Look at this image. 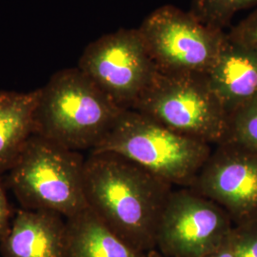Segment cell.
<instances>
[{
    "label": "cell",
    "mask_w": 257,
    "mask_h": 257,
    "mask_svg": "<svg viewBox=\"0 0 257 257\" xmlns=\"http://www.w3.org/2000/svg\"><path fill=\"white\" fill-rule=\"evenodd\" d=\"M227 34L230 39L257 51V9L231 28Z\"/></svg>",
    "instance_id": "obj_17"
},
{
    "label": "cell",
    "mask_w": 257,
    "mask_h": 257,
    "mask_svg": "<svg viewBox=\"0 0 257 257\" xmlns=\"http://www.w3.org/2000/svg\"><path fill=\"white\" fill-rule=\"evenodd\" d=\"M40 88L27 92L0 91V174L16 162L34 135Z\"/></svg>",
    "instance_id": "obj_12"
},
{
    "label": "cell",
    "mask_w": 257,
    "mask_h": 257,
    "mask_svg": "<svg viewBox=\"0 0 257 257\" xmlns=\"http://www.w3.org/2000/svg\"><path fill=\"white\" fill-rule=\"evenodd\" d=\"M77 67L122 110H132L157 69L138 29H120L86 47Z\"/></svg>",
    "instance_id": "obj_7"
},
{
    "label": "cell",
    "mask_w": 257,
    "mask_h": 257,
    "mask_svg": "<svg viewBox=\"0 0 257 257\" xmlns=\"http://www.w3.org/2000/svg\"><path fill=\"white\" fill-rule=\"evenodd\" d=\"M213 146L176 133L138 110H125L90 153H112L172 186L191 188Z\"/></svg>",
    "instance_id": "obj_3"
},
{
    "label": "cell",
    "mask_w": 257,
    "mask_h": 257,
    "mask_svg": "<svg viewBox=\"0 0 257 257\" xmlns=\"http://www.w3.org/2000/svg\"><path fill=\"white\" fill-rule=\"evenodd\" d=\"M232 239L236 257H257V216L235 224Z\"/></svg>",
    "instance_id": "obj_16"
},
{
    "label": "cell",
    "mask_w": 257,
    "mask_h": 257,
    "mask_svg": "<svg viewBox=\"0 0 257 257\" xmlns=\"http://www.w3.org/2000/svg\"><path fill=\"white\" fill-rule=\"evenodd\" d=\"M224 141L257 150V95L229 116L228 133Z\"/></svg>",
    "instance_id": "obj_15"
},
{
    "label": "cell",
    "mask_w": 257,
    "mask_h": 257,
    "mask_svg": "<svg viewBox=\"0 0 257 257\" xmlns=\"http://www.w3.org/2000/svg\"><path fill=\"white\" fill-rule=\"evenodd\" d=\"M229 213L192 188L174 189L159 221L156 250L165 257H205L230 235Z\"/></svg>",
    "instance_id": "obj_8"
},
{
    "label": "cell",
    "mask_w": 257,
    "mask_h": 257,
    "mask_svg": "<svg viewBox=\"0 0 257 257\" xmlns=\"http://www.w3.org/2000/svg\"><path fill=\"white\" fill-rule=\"evenodd\" d=\"M148 255H149V257H165L163 256L162 254H160L156 249H155V250H152L151 252H149V253H148Z\"/></svg>",
    "instance_id": "obj_20"
},
{
    "label": "cell",
    "mask_w": 257,
    "mask_h": 257,
    "mask_svg": "<svg viewBox=\"0 0 257 257\" xmlns=\"http://www.w3.org/2000/svg\"><path fill=\"white\" fill-rule=\"evenodd\" d=\"M12 212L10 209L8 198L6 196L3 184L0 179V242L9 230L11 226Z\"/></svg>",
    "instance_id": "obj_18"
},
{
    "label": "cell",
    "mask_w": 257,
    "mask_h": 257,
    "mask_svg": "<svg viewBox=\"0 0 257 257\" xmlns=\"http://www.w3.org/2000/svg\"><path fill=\"white\" fill-rule=\"evenodd\" d=\"M53 211L21 209L0 242L2 257H67L68 230Z\"/></svg>",
    "instance_id": "obj_11"
},
{
    "label": "cell",
    "mask_w": 257,
    "mask_h": 257,
    "mask_svg": "<svg viewBox=\"0 0 257 257\" xmlns=\"http://www.w3.org/2000/svg\"><path fill=\"white\" fill-rule=\"evenodd\" d=\"M138 30L157 71L174 74H205L227 37L173 5L152 12Z\"/></svg>",
    "instance_id": "obj_6"
},
{
    "label": "cell",
    "mask_w": 257,
    "mask_h": 257,
    "mask_svg": "<svg viewBox=\"0 0 257 257\" xmlns=\"http://www.w3.org/2000/svg\"><path fill=\"white\" fill-rule=\"evenodd\" d=\"M84 188L88 208L110 230L141 251L156 249L159 221L174 186L123 156L90 153Z\"/></svg>",
    "instance_id": "obj_1"
},
{
    "label": "cell",
    "mask_w": 257,
    "mask_h": 257,
    "mask_svg": "<svg viewBox=\"0 0 257 257\" xmlns=\"http://www.w3.org/2000/svg\"><path fill=\"white\" fill-rule=\"evenodd\" d=\"M230 116L257 95V51L227 37L214 61L204 74Z\"/></svg>",
    "instance_id": "obj_10"
},
{
    "label": "cell",
    "mask_w": 257,
    "mask_h": 257,
    "mask_svg": "<svg viewBox=\"0 0 257 257\" xmlns=\"http://www.w3.org/2000/svg\"><path fill=\"white\" fill-rule=\"evenodd\" d=\"M78 68L53 74L40 88L34 135L72 151H92L123 111Z\"/></svg>",
    "instance_id": "obj_2"
},
{
    "label": "cell",
    "mask_w": 257,
    "mask_h": 257,
    "mask_svg": "<svg viewBox=\"0 0 257 257\" xmlns=\"http://www.w3.org/2000/svg\"><path fill=\"white\" fill-rule=\"evenodd\" d=\"M205 257H236L232 239V230L230 235L225 239L217 248Z\"/></svg>",
    "instance_id": "obj_19"
},
{
    "label": "cell",
    "mask_w": 257,
    "mask_h": 257,
    "mask_svg": "<svg viewBox=\"0 0 257 257\" xmlns=\"http://www.w3.org/2000/svg\"><path fill=\"white\" fill-rule=\"evenodd\" d=\"M218 204L233 224L257 216V150L231 141L213 146L191 187Z\"/></svg>",
    "instance_id": "obj_9"
},
{
    "label": "cell",
    "mask_w": 257,
    "mask_h": 257,
    "mask_svg": "<svg viewBox=\"0 0 257 257\" xmlns=\"http://www.w3.org/2000/svg\"><path fill=\"white\" fill-rule=\"evenodd\" d=\"M132 110L212 146L227 137L229 115L211 92L204 74L157 71Z\"/></svg>",
    "instance_id": "obj_5"
},
{
    "label": "cell",
    "mask_w": 257,
    "mask_h": 257,
    "mask_svg": "<svg viewBox=\"0 0 257 257\" xmlns=\"http://www.w3.org/2000/svg\"><path fill=\"white\" fill-rule=\"evenodd\" d=\"M66 222L67 257H149L110 230L89 208Z\"/></svg>",
    "instance_id": "obj_13"
},
{
    "label": "cell",
    "mask_w": 257,
    "mask_h": 257,
    "mask_svg": "<svg viewBox=\"0 0 257 257\" xmlns=\"http://www.w3.org/2000/svg\"><path fill=\"white\" fill-rule=\"evenodd\" d=\"M254 5L257 0H193L190 12L204 24L223 30L237 13Z\"/></svg>",
    "instance_id": "obj_14"
},
{
    "label": "cell",
    "mask_w": 257,
    "mask_h": 257,
    "mask_svg": "<svg viewBox=\"0 0 257 257\" xmlns=\"http://www.w3.org/2000/svg\"><path fill=\"white\" fill-rule=\"evenodd\" d=\"M85 159L80 152L33 135L8 171L9 187L22 209L71 218L88 208Z\"/></svg>",
    "instance_id": "obj_4"
}]
</instances>
